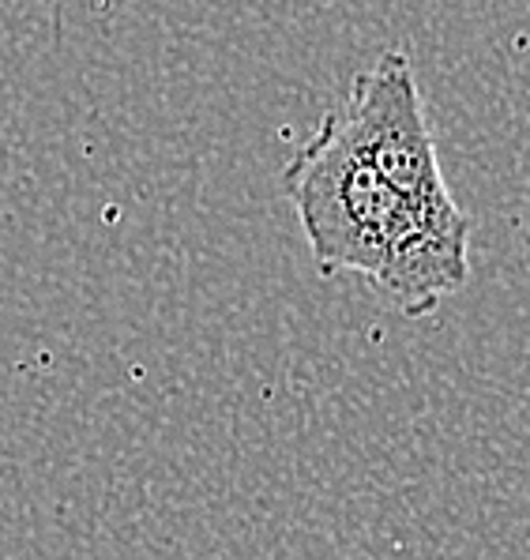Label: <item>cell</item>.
Segmentation results:
<instances>
[{
	"instance_id": "6da1fadb",
	"label": "cell",
	"mask_w": 530,
	"mask_h": 560,
	"mask_svg": "<svg viewBox=\"0 0 530 560\" xmlns=\"http://www.w3.org/2000/svg\"><path fill=\"white\" fill-rule=\"evenodd\" d=\"M320 275L354 271L410 320L470 279V219L456 200L417 203L376 177L323 114L282 174Z\"/></svg>"
},
{
	"instance_id": "7a4b0ae2",
	"label": "cell",
	"mask_w": 530,
	"mask_h": 560,
	"mask_svg": "<svg viewBox=\"0 0 530 560\" xmlns=\"http://www.w3.org/2000/svg\"><path fill=\"white\" fill-rule=\"evenodd\" d=\"M357 159L396 192L417 203L456 200L444 180L440 154L425 117V98L407 54L388 49L350 80L346 102L331 109Z\"/></svg>"
}]
</instances>
